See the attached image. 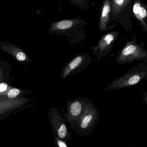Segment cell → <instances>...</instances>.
<instances>
[{
	"instance_id": "cell-12",
	"label": "cell",
	"mask_w": 147,
	"mask_h": 147,
	"mask_svg": "<svg viewBox=\"0 0 147 147\" xmlns=\"http://www.w3.org/2000/svg\"><path fill=\"white\" fill-rule=\"evenodd\" d=\"M69 1L74 5L82 10L90 9L89 0H68Z\"/></svg>"
},
{
	"instance_id": "cell-16",
	"label": "cell",
	"mask_w": 147,
	"mask_h": 147,
	"mask_svg": "<svg viewBox=\"0 0 147 147\" xmlns=\"http://www.w3.org/2000/svg\"><path fill=\"white\" fill-rule=\"evenodd\" d=\"M143 98V100H144V102H145V104L147 105V92H145L142 95Z\"/></svg>"
},
{
	"instance_id": "cell-6",
	"label": "cell",
	"mask_w": 147,
	"mask_h": 147,
	"mask_svg": "<svg viewBox=\"0 0 147 147\" xmlns=\"http://www.w3.org/2000/svg\"><path fill=\"white\" fill-rule=\"evenodd\" d=\"M100 118V114L98 108L94 106L88 109L79 121L71 128L74 131L76 134H78L81 137L89 136L99 121Z\"/></svg>"
},
{
	"instance_id": "cell-13",
	"label": "cell",
	"mask_w": 147,
	"mask_h": 147,
	"mask_svg": "<svg viewBox=\"0 0 147 147\" xmlns=\"http://www.w3.org/2000/svg\"><path fill=\"white\" fill-rule=\"evenodd\" d=\"M55 137V142L57 146L59 147H68L67 141H65L64 139L61 138L57 135H54Z\"/></svg>"
},
{
	"instance_id": "cell-9",
	"label": "cell",
	"mask_w": 147,
	"mask_h": 147,
	"mask_svg": "<svg viewBox=\"0 0 147 147\" xmlns=\"http://www.w3.org/2000/svg\"><path fill=\"white\" fill-rule=\"evenodd\" d=\"M51 113V122L56 135L67 142L71 141V134L63 116L56 108H54Z\"/></svg>"
},
{
	"instance_id": "cell-7",
	"label": "cell",
	"mask_w": 147,
	"mask_h": 147,
	"mask_svg": "<svg viewBox=\"0 0 147 147\" xmlns=\"http://www.w3.org/2000/svg\"><path fill=\"white\" fill-rule=\"evenodd\" d=\"M92 59L86 52H82L73 57L61 70V78L66 79L80 73L87 68L92 63Z\"/></svg>"
},
{
	"instance_id": "cell-4",
	"label": "cell",
	"mask_w": 147,
	"mask_h": 147,
	"mask_svg": "<svg viewBox=\"0 0 147 147\" xmlns=\"http://www.w3.org/2000/svg\"><path fill=\"white\" fill-rule=\"evenodd\" d=\"M66 113L62 110L63 117L66 122H69L70 127L76 123L86 112L94 106L93 101L86 97H77L67 99Z\"/></svg>"
},
{
	"instance_id": "cell-14",
	"label": "cell",
	"mask_w": 147,
	"mask_h": 147,
	"mask_svg": "<svg viewBox=\"0 0 147 147\" xmlns=\"http://www.w3.org/2000/svg\"><path fill=\"white\" fill-rule=\"evenodd\" d=\"M20 91L17 88H13L8 92L7 96L9 98H13L18 96L19 94Z\"/></svg>"
},
{
	"instance_id": "cell-10",
	"label": "cell",
	"mask_w": 147,
	"mask_h": 147,
	"mask_svg": "<svg viewBox=\"0 0 147 147\" xmlns=\"http://www.w3.org/2000/svg\"><path fill=\"white\" fill-rule=\"evenodd\" d=\"M111 0H103L100 11L98 30L100 32H107L114 28L110 24Z\"/></svg>"
},
{
	"instance_id": "cell-5",
	"label": "cell",
	"mask_w": 147,
	"mask_h": 147,
	"mask_svg": "<svg viewBox=\"0 0 147 147\" xmlns=\"http://www.w3.org/2000/svg\"><path fill=\"white\" fill-rule=\"evenodd\" d=\"M86 25V22L79 17L62 20L51 23L49 33L51 36H66L69 39L80 34Z\"/></svg>"
},
{
	"instance_id": "cell-1",
	"label": "cell",
	"mask_w": 147,
	"mask_h": 147,
	"mask_svg": "<svg viewBox=\"0 0 147 147\" xmlns=\"http://www.w3.org/2000/svg\"><path fill=\"white\" fill-rule=\"evenodd\" d=\"M135 62L147 63V51L144 43L138 42L135 35L131 40L127 41L123 48L118 52L116 62L120 65L130 64Z\"/></svg>"
},
{
	"instance_id": "cell-15",
	"label": "cell",
	"mask_w": 147,
	"mask_h": 147,
	"mask_svg": "<svg viewBox=\"0 0 147 147\" xmlns=\"http://www.w3.org/2000/svg\"><path fill=\"white\" fill-rule=\"evenodd\" d=\"M7 88V85L6 83H2L0 84V92H5Z\"/></svg>"
},
{
	"instance_id": "cell-3",
	"label": "cell",
	"mask_w": 147,
	"mask_h": 147,
	"mask_svg": "<svg viewBox=\"0 0 147 147\" xmlns=\"http://www.w3.org/2000/svg\"><path fill=\"white\" fill-rule=\"evenodd\" d=\"M133 0H111L110 24L113 27L119 24L127 30L132 29L131 18Z\"/></svg>"
},
{
	"instance_id": "cell-11",
	"label": "cell",
	"mask_w": 147,
	"mask_h": 147,
	"mask_svg": "<svg viewBox=\"0 0 147 147\" xmlns=\"http://www.w3.org/2000/svg\"><path fill=\"white\" fill-rule=\"evenodd\" d=\"M132 13L143 32H147V7L142 0H133Z\"/></svg>"
},
{
	"instance_id": "cell-8",
	"label": "cell",
	"mask_w": 147,
	"mask_h": 147,
	"mask_svg": "<svg viewBox=\"0 0 147 147\" xmlns=\"http://www.w3.org/2000/svg\"><path fill=\"white\" fill-rule=\"evenodd\" d=\"M117 31L107 32L98 41L96 46L91 47L93 54L98 61L106 57L113 48L114 43L119 36Z\"/></svg>"
},
{
	"instance_id": "cell-2",
	"label": "cell",
	"mask_w": 147,
	"mask_h": 147,
	"mask_svg": "<svg viewBox=\"0 0 147 147\" xmlns=\"http://www.w3.org/2000/svg\"><path fill=\"white\" fill-rule=\"evenodd\" d=\"M147 80V63L142 62L133 67L122 76L114 79L105 88L109 91L126 88L135 86Z\"/></svg>"
}]
</instances>
